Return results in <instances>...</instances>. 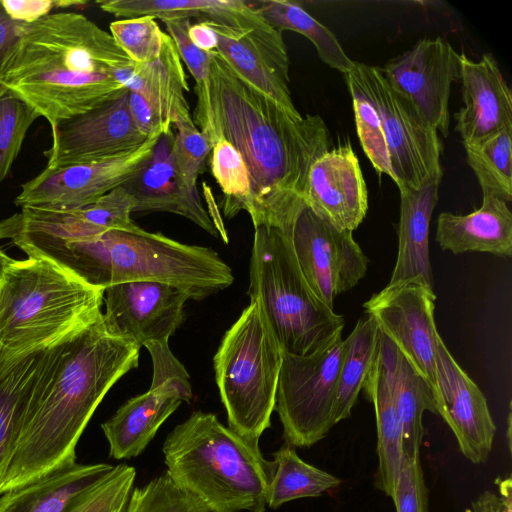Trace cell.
I'll list each match as a JSON object with an SVG mask.
<instances>
[{
	"label": "cell",
	"instance_id": "obj_1",
	"mask_svg": "<svg viewBox=\"0 0 512 512\" xmlns=\"http://www.w3.org/2000/svg\"><path fill=\"white\" fill-rule=\"evenodd\" d=\"M139 356L136 344L108 333L102 315L42 350L0 464V495L77 463L93 413Z\"/></svg>",
	"mask_w": 512,
	"mask_h": 512
},
{
	"label": "cell",
	"instance_id": "obj_2",
	"mask_svg": "<svg viewBox=\"0 0 512 512\" xmlns=\"http://www.w3.org/2000/svg\"><path fill=\"white\" fill-rule=\"evenodd\" d=\"M210 97L218 136L234 146L249 171L254 227L289 233L306 205L310 169L330 148L328 127L319 115H290L242 81L216 50Z\"/></svg>",
	"mask_w": 512,
	"mask_h": 512
},
{
	"label": "cell",
	"instance_id": "obj_3",
	"mask_svg": "<svg viewBox=\"0 0 512 512\" xmlns=\"http://www.w3.org/2000/svg\"><path fill=\"white\" fill-rule=\"evenodd\" d=\"M135 63L112 35L75 12L21 23L0 70V84L56 127L126 88L116 73Z\"/></svg>",
	"mask_w": 512,
	"mask_h": 512
},
{
	"label": "cell",
	"instance_id": "obj_4",
	"mask_svg": "<svg viewBox=\"0 0 512 512\" xmlns=\"http://www.w3.org/2000/svg\"><path fill=\"white\" fill-rule=\"evenodd\" d=\"M10 239L27 256L49 258L104 290L119 283L155 281L183 289L192 300H202L234 281L231 268L215 250L183 244L140 227L83 238L14 234Z\"/></svg>",
	"mask_w": 512,
	"mask_h": 512
},
{
	"label": "cell",
	"instance_id": "obj_5",
	"mask_svg": "<svg viewBox=\"0 0 512 512\" xmlns=\"http://www.w3.org/2000/svg\"><path fill=\"white\" fill-rule=\"evenodd\" d=\"M166 472L209 512H265L274 464L259 441L222 424L213 413L194 411L162 445Z\"/></svg>",
	"mask_w": 512,
	"mask_h": 512
},
{
	"label": "cell",
	"instance_id": "obj_6",
	"mask_svg": "<svg viewBox=\"0 0 512 512\" xmlns=\"http://www.w3.org/2000/svg\"><path fill=\"white\" fill-rule=\"evenodd\" d=\"M104 289L49 258L15 260L0 282V351L9 358L44 350L102 315Z\"/></svg>",
	"mask_w": 512,
	"mask_h": 512
},
{
	"label": "cell",
	"instance_id": "obj_7",
	"mask_svg": "<svg viewBox=\"0 0 512 512\" xmlns=\"http://www.w3.org/2000/svg\"><path fill=\"white\" fill-rule=\"evenodd\" d=\"M248 295L259 302L285 354L311 355L343 332L344 317L313 293L289 234L277 228L254 227Z\"/></svg>",
	"mask_w": 512,
	"mask_h": 512
},
{
	"label": "cell",
	"instance_id": "obj_8",
	"mask_svg": "<svg viewBox=\"0 0 512 512\" xmlns=\"http://www.w3.org/2000/svg\"><path fill=\"white\" fill-rule=\"evenodd\" d=\"M283 351L255 299L225 332L213 358L228 427L259 441L271 426Z\"/></svg>",
	"mask_w": 512,
	"mask_h": 512
},
{
	"label": "cell",
	"instance_id": "obj_9",
	"mask_svg": "<svg viewBox=\"0 0 512 512\" xmlns=\"http://www.w3.org/2000/svg\"><path fill=\"white\" fill-rule=\"evenodd\" d=\"M342 350L340 332L311 355L283 353L275 410L289 445L310 447L322 440L334 426Z\"/></svg>",
	"mask_w": 512,
	"mask_h": 512
},
{
	"label": "cell",
	"instance_id": "obj_10",
	"mask_svg": "<svg viewBox=\"0 0 512 512\" xmlns=\"http://www.w3.org/2000/svg\"><path fill=\"white\" fill-rule=\"evenodd\" d=\"M376 108L384 133L393 181L399 189H417L442 177L438 132L415 106L385 79L379 67L354 62L351 71Z\"/></svg>",
	"mask_w": 512,
	"mask_h": 512
},
{
	"label": "cell",
	"instance_id": "obj_11",
	"mask_svg": "<svg viewBox=\"0 0 512 512\" xmlns=\"http://www.w3.org/2000/svg\"><path fill=\"white\" fill-rule=\"evenodd\" d=\"M160 137L151 135L138 148L102 160L45 167L22 184L15 204L52 210L91 204L134 178L150 159Z\"/></svg>",
	"mask_w": 512,
	"mask_h": 512
},
{
	"label": "cell",
	"instance_id": "obj_12",
	"mask_svg": "<svg viewBox=\"0 0 512 512\" xmlns=\"http://www.w3.org/2000/svg\"><path fill=\"white\" fill-rule=\"evenodd\" d=\"M433 288L410 280L387 284L363 307L385 335L437 394L436 356L440 338L434 320Z\"/></svg>",
	"mask_w": 512,
	"mask_h": 512
},
{
	"label": "cell",
	"instance_id": "obj_13",
	"mask_svg": "<svg viewBox=\"0 0 512 512\" xmlns=\"http://www.w3.org/2000/svg\"><path fill=\"white\" fill-rule=\"evenodd\" d=\"M289 237L305 280L330 309L335 298L356 286L367 272L369 260L352 232L337 229L306 205Z\"/></svg>",
	"mask_w": 512,
	"mask_h": 512
},
{
	"label": "cell",
	"instance_id": "obj_14",
	"mask_svg": "<svg viewBox=\"0 0 512 512\" xmlns=\"http://www.w3.org/2000/svg\"><path fill=\"white\" fill-rule=\"evenodd\" d=\"M379 68L430 126L448 135L451 86L460 80V54L449 42L441 37L421 39Z\"/></svg>",
	"mask_w": 512,
	"mask_h": 512
},
{
	"label": "cell",
	"instance_id": "obj_15",
	"mask_svg": "<svg viewBox=\"0 0 512 512\" xmlns=\"http://www.w3.org/2000/svg\"><path fill=\"white\" fill-rule=\"evenodd\" d=\"M125 89L92 110L60 123L46 152L49 168L102 160L130 152L148 138L135 124Z\"/></svg>",
	"mask_w": 512,
	"mask_h": 512
},
{
	"label": "cell",
	"instance_id": "obj_16",
	"mask_svg": "<svg viewBox=\"0 0 512 512\" xmlns=\"http://www.w3.org/2000/svg\"><path fill=\"white\" fill-rule=\"evenodd\" d=\"M190 296L183 289L162 282L119 283L104 290V326L111 335L138 347L169 340L185 318Z\"/></svg>",
	"mask_w": 512,
	"mask_h": 512
},
{
	"label": "cell",
	"instance_id": "obj_17",
	"mask_svg": "<svg viewBox=\"0 0 512 512\" xmlns=\"http://www.w3.org/2000/svg\"><path fill=\"white\" fill-rule=\"evenodd\" d=\"M206 21L216 33V51L229 68L290 115L301 117L289 88L290 61L282 34L273 28H237Z\"/></svg>",
	"mask_w": 512,
	"mask_h": 512
},
{
	"label": "cell",
	"instance_id": "obj_18",
	"mask_svg": "<svg viewBox=\"0 0 512 512\" xmlns=\"http://www.w3.org/2000/svg\"><path fill=\"white\" fill-rule=\"evenodd\" d=\"M437 413L453 431L462 454L474 464L488 458L496 426L480 388L459 366L440 337L436 356Z\"/></svg>",
	"mask_w": 512,
	"mask_h": 512
},
{
	"label": "cell",
	"instance_id": "obj_19",
	"mask_svg": "<svg viewBox=\"0 0 512 512\" xmlns=\"http://www.w3.org/2000/svg\"><path fill=\"white\" fill-rule=\"evenodd\" d=\"M134 199L124 186L117 187L95 202L73 209L52 210L23 207L0 222L2 238L13 234L55 238H83L110 230H134L138 226L131 214Z\"/></svg>",
	"mask_w": 512,
	"mask_h": 512
},
{
	"label": "cell",
	"instance_id": "obj_20",
	"mask_svg": "<svg viewBox=\"0 0 512 512\" xmlns=\"http://www.w3.org/2000/svg\"><path fill=\"white\" fill-rule=\"evenodd\" d=\"M305 204L339 230L353 232L368 210V191L351 145L326 151L312 165Z\"/></svg>",
	"mask_w": 512,
	"mask_h": 512
},
{
	"label": "cell",
	"instance_id": "obj_21",
	"mask_svg": "<svg viewBox=\"0 0 512 512\" xmlns=\"http://www.w3.org/2000/svg\"><path fill=\"white\" fill-rule=\"evenodd\" d=\"M191 398L189 375L152 378L148 391L126 401L102 423L110 457L123 460L139 456L167 418Z\"/></svg>",
	"mask_w": 512,
	"mask_h": 512
},
{
	"label": "cell",
	"instance_id": "obj_22",
	"mask_svg": "<svg viewBox=\"0 0 512 512\" xmlns=\"http://www.w3.org/2000/svg\"><path fill=\"white\" fill-rule=\"evenodd\" d=\"M463 107L454 117L463 144L481 142L512 127V94L497 61L486 53L473 61L460 53Z\"/></svg>",
	"mask_w": 512,
	"mask_h": 512
},
{
	"label": "cell",
	"instance_id": "obj_23",
	"mask_svg": "<svg viewBox=\"0 0 512 512\" xmlns=\"http://www.w3.org/2000/svg\"><path fill=\"white\" fill-rule=\"evenodd\" d=\"M173 135H162L142 170L125 185L134 199L133 213L169 212L183 216L200 228L219 236L198 191L185 187L172 160Z\"/></svg>",
	"mask_w": 512,
	"mask_h": 512
},
{
	"label": "cell",
	"instance_id": "obj_24",
	"mask_svg": "<svg viewBox=\"0 0 512 512\" xmlns=\"http://www.w3.org/2000/svg\"><path fill=\"white\" fill-rule=\"evenodd\" d=\"M441 178H431L417 189H399L398 251L388 284L418 280L433 288L429 225L439 199Z\"/></svg>",
	"mask_w": 512,
	"mask_h": 512
},
{
	"label": "cell",
	"instance_id": "obj_25",
	"mask_svg": "<svg viewBox=\"0 0 512 512\" xmlns=\"http://www.w3.org/2000/svg\"><path fill=\"white\" fill-rule=\"evenodd\" d=\"M120 84L141 94L159 114L167 129L192 119L185 93L187 77L177 47L166 34L159 57L151 62L134 64L116 73Z\"/></svg>",
	"mask_w": 512,
	"mask_h": 512
},
{
	"label": "cell",
	"instance_id": "obj_26",
	"mask_svg": "<svg viewBox=\"0 0 512 512\" xmlns=\"http://www.w3.org/2000/svg\"><path fill=\"white\" fill-rule=\"evenodd\" d=\"M435 238L442 250L453 254L474 251L511 257L512 213L505 201L483 197L481 207L469 214L442 212Z\"/></svg>",
	"mask_w": 512,
	"mask_h": 512
},
{
	"label": "cell",
	"instance_id": "obj_27",
	"mask_svg": "<svg viewBox=\"0 0 512 512\" xmlns=\"http://www.w3.org/2000/svg\"><path fill=\"white\" fill-rule=\"evenodd\" d=\"M96 3L102 11L124 19L198 17L237 28H272L251 3L242 0H101Z\"/></svg>",
	"mask_w": 512,
	"mask_h": 512
},
{
	"label": "cell",
	"instance_id": "obj_28",
	"mask_svg": "<svg viewBox=\"0 0 512 512\" xmlns=\"http://www.w3.org/2000/svg\"><path fill=\"white\" fill-rule=\"evenodd\" d=\"M114 466L78 464L0 495V512H66L73 501Z\"/></svg>",
	"mask_w": 512,
	"mask_h": 512
},
{
	"label": "cell",
	"instance_id": "obj_29",
	"mask_svg": "<svg viewBox=\"0 0 512 512\" xmlns=\"http://www.w3.org/2000/svg\"><path fill=\"white\" fill-rule=\"evenodd\" d=\"M379 353L386 365L402 422V455L419 456L423 438L422 416L428 410L437 413L430 385L379 331Z\"/></svg>",
	"mask_w": 512,
	"mask_h": 512
},
{
	"label": "cell",
	"instance_id": "obj_30",
	"mask_svg": "<svg viewBox=\"0 0 512 512\" xmlns=\"http://www.w3.org/2000/svg\"><path fill=\"white\" fill-rule=\"evenodd\" d=\"M379 347V346H378ZM362 389L372 402L377 426V485L392 497L402 461V422L386 365L377 350Z\"/></svg>",
	"mask_w": 512,
	"mask_h": 512
},
{
	"label": "cell",
	"instance_id": "obj_31",
	"mask_svg": "<svg viewBox=\"0 0 512 512\" xmlns=\"http://www.w3.org/2000/svg\"><path fill=\"white\" fill-rule=\"evenodd\" d=\"M260 17L274 30H285L305 36L316 48L319 58L328 66L347 74L354 62L345 53L336 36L310 15L299 3L289 0H265L251 3Z\"/></svg>",
	"mask_w": 512,
	"mask_h": 512
},
{
	"label": "cell",
	"instance_id": "obj_32",
	"mask_svg": "<svg viewBox=\"0 0 512 512\" xmlns=\"http://www.w3.org/2000/svg\"><path fill=\"white\" fill-rule=\"evenodd\" d=\"M378 346L379 328L370 316L360 319L347 338L343 339L333 412L334 425L350 416L376 357Z\"/></svg>",
	"mask_w": 512,
	"mask_h": 512
},
{
	"label": "cell",
	"instance_id": "obj_33",
	"mask_svg": "<svg viewBox=\"0 0 512 512\" xmlns=\"http://www.w3.org/2000/svg\"><path fill=\"white\" fill-rule=\"evenodd\" d=\"M274 470L266 503L270 509L300 498L318 497L337 487L341 480L303 461L295 447L284 443L273 453Z\"/></svg>",
	"mask_w": 512,
	"mask_h": 512
},
{
	"label": "cell",
	"instance_id": "obj_34",
	"mask_svg": "<svg viewBox=\"0 0 512 512\" xmlns=\"http://www.w3.org/2000/svg\"><path fill=\"white\" fill-rule=\"evenodd\" d=\"M483 197L512 200V127L474 144H463Z\"/></svg>",
	"mask_w": 512,
	"mask_h": 512
},
{
	"label": "cell",
	"instance_id": "obj_35",
	"mask_svg": "<svg viewBox=\"0 0 512 512\" xmlns=\"http://www.w3.org/2000/svg\"><path fill=\"white\" fill-rule=\"evenodd\" d=\"M161 21L173 39L181 60L194 78L197 102L193 121L213 147L220 137L217 133L210 97L212 51L204 52L190 41L188 37L190 18H164Z\"/></svg>",
	"mask_w": 512,
	"mask_h": 512
},
{
	"label": "cell",
	"instance_id": "obj_36",
	"mask_svg": "<svg viewBox=\"0 0 512 512\" xmlns=\"http://www.w3.org/2000/svg\"><path fill=\"white\" fill-rule=\"evenodd\" d=\"M41 352L9 358L0 351V464L24 407Z\"/></svg>",
	"mask_w": 512,
	"mask_h": 512
},
{
	"label": "cell",
	"instance_id": "obj_37",
	"mask_svg": "<svg viewBox=\"0 0 512 512\" xmlns=\"http://www.w3.org/2000/svg\"><path fill=\"white\" fill-rule=\"evenodd\" d=\"M210 153L211 173L224 195V215L231 218L240 211L248 213L251 182L241 154L224 137L215 142Z\"/></svg>",
	"mask_w": 512,
	"mask_h": 512
},
{
	"label": "cell",
	"instance_id": "obj_38",
	"mask_svg": "<svg viewBox=\"0 0 512 512\" xmlns=\"http://www.w3.org/2000/svg\"><path fill=\"white\" fill-rule=\"evenodd\" d=\"M345 75L361 146L373 167L393 179L379 114L354 75L351 72Z\"/></svg>",
	"mask_w": 512,
	"mask_h": 512
},
{
	"label": "cell",
	"instance_id": "obj_39",
	"mask_svg": "<svg viewBox=\"0 0 512 512\" xmlns=\"http://www.w3.org/2000/svg\"><path fill=\"white\" fill-rule=\"evenodd\" d=\"M135 478L133 466L118 464L80 494L66 512H124Z\"/></svg>",
	"mask_w": 512,
	"mask_h": 512
},
{
	"label": "cell",
	"instance_id": "obj_40",
	"mask_svg": "<svg viewBox=\"0 0 512 512\" xmlns=\"http://www.w3.org/2000/svg\"><path fill=\"white\" fill-rule=\"evenodd\" d=\"M124 512H209L178 486L165 471L141 487H134Z\"/></svg>",
	"mask_w": 512,
	"mask_h": 512
},
{
	"label": "cell",
	"instance_id": "obj_41",
	"mask_svg": "<svg viewBox=\"0 0 512 512\" xmlns=\"http://www.w3.org/2000/svg\"><path fill=\"white\" fill-rule=\"evenodd\" d=\"M39 116L9 91L0 96V185L8 176L26 134Z\"/></svg>",
	"mask_w": 512,
	"mask_h": 512
},
{
	"label": "cell",
	"instance_id": "obj_42",
	"mask_svg": "<svg viewBox=\"0 0 512 512\" xmlns=\"http://www.w3.org/2000/svg\"><path fill=\"white\" fill-rule=\"evenodd\" d=\"M109 29L117 45L136 64L157 59L167 34L150 16L114 21Z\"/></svg>",
	"mask_w": 512,
	"mask_h": 512
},
{
	"label": "cell",
	"instance_id": "obj_43",
	"mask_svg": "<svg viewBox=\"0 0 512 512\" xmlns=\"http://www.w3.org/2000/svg\"><path fill=\"white\" fill-rule=\"evenodd\" d=\"M177 130L171 147V160L182 183L191 191H198L197 179L203 171L212 144L199 130L193 119L174 125Z\"/></svg>",
	"mask_w": 512,
	"mask_h": 512
},
{
	"label": "cell",
	"instance_id": "obj_44",
	"mask_svg": "<svg viewBox=\"0 0 512 512\" xmlns=\"http://www.w3.org/2000/svg\"><path fill=\"white\" fill-rule=\"evenodd\" d=\"M397 512H428V496L419 456L402 455L400 472L391 497Z\"/></svg>",
	"mask_w": 512,
	"mask_h": 512
},
{
	"label": "cell",
	"instance_id": "obj_45",
	"mask_svg": "<svg viewBox=\"0 0 512 512\" xmlns=\"http://www.w3.org/2000/svg\"><path fill=\"white\" fill-rule=\"evenodd\" d=\"M128 104L135 124L147 137L172 134V130L166 128L159 114L141 94L129 91Z\"/></svg>",
	"mask_w": 512,
	"mask_h": 512
},
{
	"label": "cell",
	"instance_id": "obj_46",
	"mask_svg": "<svg viewBox=\"0 0 512 512\" xmlns=\"http://www.w3.org/2000/svg\"><path fill=\"white\" fill-rule=\"evenodd\" d=\"M10 19L18 23H32L50 14L55 8L52 0H0Z\"/></svg>",
	"mask_w": 512,
	"mask_h": 512
},
{
	"label": "cell",
	"instance_id": "obj_47",
	"mask_svg": "<svg viewBox=\"0 0 512 512\" xmlns=\"http://www.w3.org/2000/svg\"><path fill=\"white\" fill-rule=\"evenodd\" d=\"M511 479L499 483V492L485 491L473 503V512H512Z\"/></svg>",
	"mask_w": 512,
	"mask_h": 512
},
{
	"label": "cell",
	"instance_id": "obj_48",
	"mask_svg": "<svg viewBox=\"0 0 512 512\" xmlns=\"http://www.w3.org/2000/svg\"><path fill=\"white\" fill-rule=\"evenodd\" d=\"M188 37L198 49L204 52L214 51L218 45L216 33L206 20L190 24Z\"/></svg>",
	"mask_w": 512,
	"mask_h": 512
},
{
	"label": "cell",
	"instance_id": "obj_49",
	"mask_svg": "<svg viewBox=\"0 0 512 512\" xmlns=\"http://www.w3.org/2000/svg\"><path fill=\"white\" fill-rule=\"evenodd\" d=\"M20 24L8 17L0 2V70L7 51L17 38ZM5 91L0 84V96Z\"/></svg>",
	"mask_w": 512,
	"mask_h": 512
},
{
	"label": "cell",
	"instance_id": "obj_50",
	"mask_svg": "<svg viewBox=\"0 0 512 512\" xmlns=\"http://www.w3.org/2000/svg\"><path fill=\"white\" fill-rule=\"evenodd\" d=\"M14 261L15 259L8 256L0 246V282L2 281L7 269Z\"/></svg>",
	"mask_w": 512,
	"mask_h": 512
}]
</instances>
